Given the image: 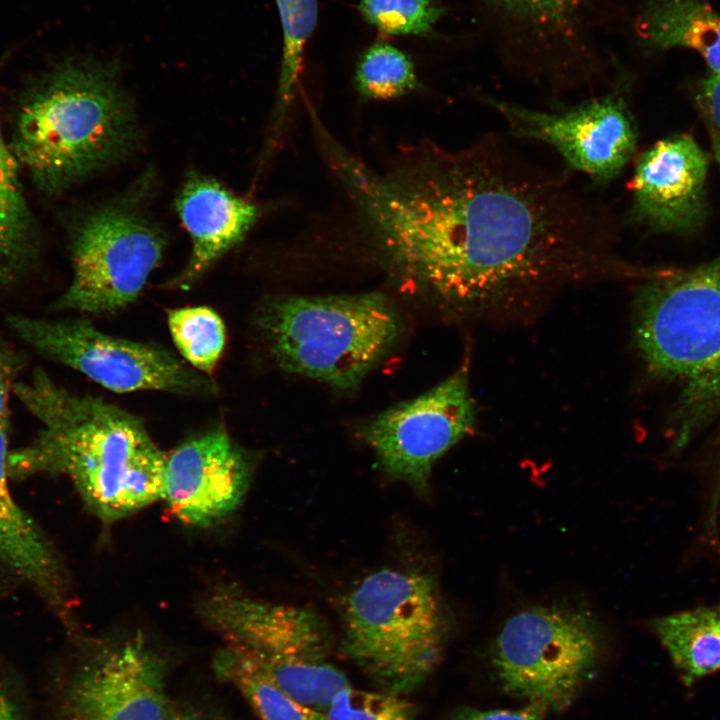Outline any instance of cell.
Returning a JSON list of instances; mask_svg holds the SVG:
<instances>
[{
  "instance_id": "6da1fadb",
  "label": "cell",
  "mask_w": 720,
  "mask_h": 720,
  "mask_svg": "<svg viewBox=\"0 0 720 720\" xmlns=\"http://www.w3.org/2000/svg\"><path fill=\"white\" fill-rule=\"evenodd\" d=\"M348 199L392 279L455 309L591 272L616 240L606 208L490 138L460 151L425 145L384 170L363 166Z\"/></svg>"
},
{
  "instance_id": "7a4b0ae2",
  "label": "cell",
  "mask_w": 720,
  "mask_h": 720,
  "mask_svg": "<svg viewBox=\"0 0 720 720\" xmlns=\"http://www.w3.org/2000/svg\"><path fill=\"white\" fill-rule=\"evenodd\" d=\"M13 393L40 428L30 443L10 451V475H63L104 522L161 499L166 454L140 418L101 398L74 394L41 369L16 381Z\"/></svg>"
},
{
  "instance_id": "3957f363",
  "label": "cell",
  "mask_w": 720,
  "mask_h": 720,
  "mask_svg": "<svg viewBox=\"0 0 720 720\" xmlns=\"http://www.w3.org/2000/svg\"><path fill=\"white\" fill-rule=\"evenodd\" d=\"M137 142L135 112L113 65L72 59L29 89L10 147L38 189L55 195L119 163Z\"/></svg>"
},
{
  "instance_id": "277c9868",
  "label": "cell",
  "mask_w": 720,
  "mask_h": 720,
  "mask_svg": "<svg viewBox=\"0 0 720 720\" xmlns=\"http://www.w3.org/2000/svg\"><path fill=\"white\" fill-rule=\"evenodd\" d=\"M633 311L635 343L648 371L679 389L675 424L682 446L720 413V254L648 278Z\"/></svg>"
},
{
  "instance_id": "5b68a950",
  "label": "cell",
  "mask_w": 720,
  "mask_h": 720,
  "mask_svg": "<svg viewBox=\"0 0 720 720\" xmlns=\"http://www.w3.org/2000/svg\"><path fill=\"white\" fill-rule=\"evenodd\" d=\"M256 321L283 371L341 392L359 387L401 331L395 306L379 292L272 296Z\"/></svg>"
},
{
  "instance_id": "8992f818",
  "label": "cell",
  "mask_w": 720,
  "mask_h": 720,
  "mask_svg": "<svg viewBox=\"0 0 720 720\" xmlns=\"http://www.w3.org/2000/svg\"><path fill=\"white\" fill-rule=\"evenodd\" d=\"M342 650L379 690L406 695L434 671L446 623L432 577L384 568L367 575L342 605Z\"/></svg>"
},
{
  "instance_id": "52a82bcc",
  "label": "cell",
  "mask_w": 720,
  "mask_h": 720,
  "mask_svg": "<svg viewBox=\"0 0 720 720\" xmlns=\"http://www.w3.org/2000/svg\"><path fill=\"white\" fill-rule=\"evenodd\" d=\"M146 177L84 216L71 239L73 275L56 310L115 313L135 302L158 266L166 238L145 213Z\"/></svg>"
},
{
  "instance_id": "ba28073f",
  "label": "cell",
  "mask_w": 720,
  "mask_h": 720,
  "mask_svg": "<svg viewBox=\"0 0 720 720\" xmlns=\"http://www.w3.org/2000/svg\"><path fill=\"white\" fill-rule=\"evenodd\" d=\"M599 648L598 626L590 613L561 605L534 606L505 622L492 664L508 694L559 711L591 677Z\"/></svg>"
},
{
  "instance_id": "9c48e42d",
  "label": "cell",
  "mask_w": 720,
  "mask_h": 720,
  "mask_svg": "<svg viewBox=\"0 0 720 720\" xmlns=\"http://www.w3.org/2000/svg\"><path fill=\"white\" fill-rule=\"evenodd\" d=\"M7 321L15 335L41 355L78 370L111 391L215 392L207 377L175 353L106 334L86 320L11 315Z\"/></svg>"
},
{
  "instance_id": "30bf717a",
  "label": "cell",
  "mask_w": 720,
  "mask_h": 720,
  "mask_svg": "<svg viewBox=\"0 0 720 720\" xmlns=\"http://www.w3.org/2000/svg\"><path fill=\"white\" fill-rule=\"evenodd\" d=\"M475 425L476 408L463 364L429 391L372 418L361 433L390 477L423 491L434 463Z\"/></svg>"
},
{
  "instance_id": "8fae6325",
  "label": "cell",
  "mask_w": 720,
  "mask_h": 720,
  "mask_svg": "<svg viewBox=\"0 0 720 720\" xmlns=\"http://www.w3.org/2000/svg\"><path fill=\"white\" fill-rule=\"evenodd\" d=\"M505 54L543 77L590 75L601 66L595 0H476Z\"/></svg>"
},
{
  "instance_id": "7c38bea8",
  "label": "cell",
  "mask_w": 720,
  "mask_h": 720,
  "mask_svg": "<svg viewBox=\"0 0 720 720\" xmlns=\"http://www.w3.org/2000/svg\"><path fill=\"white\" fill-rule=\"evenodd\" d=\"M70 686L67 720H169L165 658L142 634L96 641Z\"/></svg>"
},
{
  "instance_id": "4fadbf2b",
  "label": "cell",
  "mask_w": 720,
  "mask_h": 720,
  "mask_svg": "<svg viewBox=\"0 0 720 720\" xmlns=\"http://www.w3.org/2000/svg\"><path fill=\"white\" fill-rule=\"evenodd\" d=\"M512 133L553 146L568 164L593 178L617 176L636 148V130L619 88L560 113L485 100Z\"/></svg>"
},
{
  "instance_id": "5bb4252c",
  "label": "cell",
  "mask_w": 720,
  "mask_h": 720,
  "mask_svg": "<svg viewBox=\"0 0 720 720\" xmlns=\"http://www.w3.org/2000/svg\"><path fill=\"white\" fill-rule=\"evenodd\" d=\"M250 480L248 456L227 432L213 429L166 454L161 499L183 523L208 527L239 508Z\"/></svg>"
},
{
  "instance_id": "9a60e30c",
  "label": "cell",
  "mask_w": 720,
  "mask_h": 720,
  "mask_svg": "<svg viewBox=\"0 0 720 720\" xmlns=\"http://www.w3.org/2000/svg\"><path fill=\"white\" fill-rule=\"evenodd\" d=\"M708 157L689 135L656 142L638 158L631 182L637 219L664 233L689 234L706 217Z\"/></svg>"
},
{
  "instance_id": "2e32d148",
  "label": "cell",
  "mask_w": 720,
  "mask_h": 720,
  "mask_svg": "<svg viewBox=\"0 0 720 720\" xmlns=\"http://www.w3.org/2000/svg\"><path fill=\"white\" fill-rule=\"evenodd\" d=\"M175 209L192 243L188 263L177 279L180 287L192 285L242 242L261 213L256 203L195 171L186 175Z\"/></svg>"
},
{
  "instance_id": "e0dca14e",
  "label": "cell",
  "mask_w": 720,
  "mask_h": 720,
  "mask_svg": "<svg viewBox=\"0 0 720 720\" xmlns=\"http://www.w3.org/2000/svg\"><path fill=\"white\" fill-rule=\"evenodd\" d=\"M8 426V419L0 421V561L58 610L65 611L67 584L61 561L9 487Z\"/></svg>"
},
{
  "instance_id": "ac0fdd59",
  "label": "cell",
  "mask_w": 720,
  "mask_h": 720,
  "mask_svg": "<svg viewBox=\"0 0 720 720\" xmlns=\"http://www.w3.org/2000/svg\"><path fill=\"white\" fill-rule=\"evenodd\" d=\"M632 26L643 48L692 49L720 74V15L706 0H646Z\"/></svg>"
},
{
  "instance_id": "d6986e66",
  "label": "cell",
  "mask_w": 720,
  "mask_h": 720,
  "mask_svg": "<svg viewBox=\"0 0 720 720\" xmlns=\"http://www.w3.org/2000/svg\"><path fill=\"white\" fill-rule=\"evenodd\" d=\"M653 626L687 686L720 670V602L658 618Z\"/></svg>"
},
{
  "instance_id": "ffe728a7",
  "label": "cell",
  "mask_w": 720,
  "mask_h": 720,
  "mask_svg": "<svg viewBox=\"0 0 720 720\" xmlns=\"http://www.w3.org/2000/svg\"><path fill=\"white\" fill-rule=\"evenodd\" d=\"M213 666L217 677L241 693L259 720H326L325 713L288 695L252 655L236 645L225 643Z\"/></svg>"
},
{
  "instance_id": "44dd1931",
  "label": "cell",
  "mask_w": 720,
  "mask_h": 720,
  "mask_svg": "<svg viewBox=\"0 0 720 720\" xmlns=\"http://www.w3.org/2000/svg\"><path fill=\"white\" fill-rule=\"evenodd\" d=\"M19 168L0 129V283L24 272L37 248L36 227L23 194Z\"/></svg>"
},
{
  "instance_id": "7402d4cb",
  "label": "cell",
  "mask_w": 720,
  "mask_h": 720,
  "mask_svg": "<svg viewBox=\"0 0 720 720\" xmlns=\"http://www.w3.org/2000/svg\"><path fill=\"white\" fill-rule=\"evenodd\" d=\"M279 13L283 49L271 142L281 133L299 82L306 43L318 18L317 0H275Z\"/></svg>"
},
{
  "instance_id": "603a6c76",
  "label": "cell",
  "mask_w": 720,
  "mask_h": 720,
  "mask_svg": "<svg viewBox=\"0 0 720 720\" xmlns=\"http://www.w3.org/2000/svg\"><path fill=\"white\" fill-rule=\"evenodd\" d=\"M354 84L367 100H390L407 95L420 86L415 65L404 51L379 41L359 57Z\"/></svg>"
},
{
  "instance_id": "cb8c5ba5",
  "label": "cell",
  "mask_w": 720,
  "mask_h": 720,
  "mask_svg": "<svg viewBox=\"0 0 720 720\" xmlns=\"http://www.w3.org/2000/svg\"><path fill=\"white\" fill-rule=\"evenodd\" d=\"M168 326L182 358L197 371L211 373L226 343L225 326L218 313L206 306L174 309L168 313Z\"/></svg>"
},
{
  "instance_id": "d4e9b609",
  "label": "cell",
  "mask_w": 720,
  "mask_h": 720,
  "mask_svg": "<svg viewBox=\"0 0 720 720\" xmlns=\"http://www.w3.org/2000/svg\"><path fill=\"white\" fill-rule=\"evenodd\" d=\"M363 19L388 35L428 37L444 14L437 0H360Z\"/></svg>"
},
{
  "instance_id": "484cf974",
  "label": "cell",
  "mask_w": 720,
  "mask_h": 720,
  "mask_svg": "<svg viewBox=\"0 0 720 720\" xmlns=\"http://www.w3.org/2000/svg\"><path fill=\"white\" fill-rule=\"evenodd\" d=\"M325 715L326 720H416L413 707L402 695L350 685L335 695Z\"/></svg>"
},
{
  "instance_id": "4316f807",
  "label": "cell",
  "mask_w": 720,
  "mask_h": 720,
  "mask_svg": "<svg viewBox=\"0 0 720 720\" xmlns=\"http://www.w3.org/2000/svg\"><path fill=\"white\" fill-rule=\"evenodd\" d=\"M697 102L711 138L714 157L720 167V74L702 81Z\"/></svg>"
},
{
  "instance_id": "83f0119b",
  "label": "cell",
  "mask_w": 720,
  "mask_h": 720,
  "mask_svg": "<svg viewBox=\"0 0 720 720\" xmlns=\"http://www.w3.org/2000/svg\"><path fill=\"white\" fill-rule=\"evenodd\" d=\"M546 711L542 706L531 703L520 709L463 708L455 714L453 720H543Z\"/></svg>"
},
{
  "instance_id": "f1b7e54d",
  "label": "cell",
  "mask_w": 720,
  "mask_h": 720,
  "mask_svg": "<svg viewBox=\"0 0 720 720\" xmlns=\"http://www.w3.org/2000/svg\"><path fill=\"white\" fill-rule=\"evenodd\" d=\"M20 361L8 344L0 339V421L8 419L10 393L16 383Z\"/></svg>"
},
{
  "instance_id": "f546056e",
  "label": "cell",
  "mask_w": 720,
  "mask_h": 720,
  "mask_svg": "<svg viewBox=\"0 0 720 720\" xmlns=\"http://www.w3.org/2000/svg\"><path fill=\"white\" fill-rule=\"evenodd\" d=\"M169 720H226L206 707L193 704H174Z\"/></svg>"
},
{
  "instance_id": "4dcf8cb0",
  "label": "cell",
  "mask_w": 720,
  "mask_h": 720,
  "mask_svg": "<svg viewBox=\"0 0 720 720\" xmlns=\"http://www.w3.org/2000/svg\"><path fill=\"white\" fill-rule=\"evenodd\" d=\"M10 710H11V708H10L7 700L0 690V718Z\"/></svg>"
},
{
  "instance_id": "1f68e13d",
  "label": "cell",
  "mask_w": 720,
  "mask_h": 720,
  "mask_svg": "<svg viewBox=\"0 0 720 720\" xmlns=\"http://www.w3.org/2000/svg\"><path fill=\"white\" fill-rule=\"evenodd\" d=\"M0 720H15L13 716L12 710L8 711L6 714H4Z\"/></svg>"
}]
</instances>
